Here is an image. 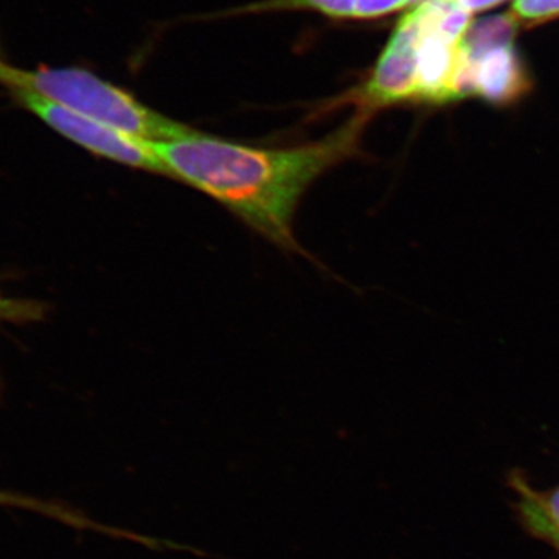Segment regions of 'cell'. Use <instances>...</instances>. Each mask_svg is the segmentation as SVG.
Segmentation results:
<instances>
[{
	"instance_id": "cell-1",
	"label": "cell",
	"mask_w": 559,
	"mask_h": 559,
	"mask_svg": "<svg viewBox=\"0 0 559 559\" xmlns=\"http://www.w3.org/2000/svg\"><path fill=\"white\" fill-rule=\"evenodd\" d=\"M370 117L358 112L325 138L283 148L246 145L197 130L154 146L167 176L219 202L277 248L307 255L294 235L301 198L325 173L362 156Z\"/></svg>"
},
{
	"instance_id": "cell-2",
	"label": "cell",
	"mask_w": 559,
	"mask_h": 559,
	"mask_svg": "<svg viewBox=\"0 0 559 559\" xmlns=\"http://www.w3.org/2000/svg\"><path fill=\"white\" fill-rule=\"evenodd\" d=\"M0 83L7 90L31 91L47 100L102 121L121 132L159 143L194 131L138 100L131 92L84 68H14L7 62Z\"/></svg>"
},
{
	"instance_id": "cell-3",
	"label": "cell",
	"mask_w": 559,
	"mask_h": 559,
	"mask_svg": "<svg viewBox=\"0 0 559 559\" xmlns=\"http://www.w3.org/2000/svg\"><path fill=\"white\" fill-rule=\"evenodd\" d=\"M9 91L11 97L20 103L22 108L27 109L51 130L81 148L90 151L94 156L116 162L134 170L167 176V170L153 142L116 130L102 121L33 94L31 91L17 90V87Z\"/></svg>"
},
{
	"instance_id": "cell-4",
	"label": "cell",
	"mask_w": 559,
	"mask_h": 559,
	"mask_svg": "<svg viewBox=\"0 0 559 559\" xmlns=\"http://www.w3.org/2000/svg\"><path fill=\"white\" fill-rule=\"evenodd\" d=\"M423 35L425 25L417 7L400 21L362 90L348 97L359 106L358 112L371 116L377 109L417 102L418 47Z\"/></svg>"
},
{
	"instance_id": "cell-5",
	"label": "cell",
	"mask_w": 559,
	"mask_h": 559,
	"mask_svg": "<svg viewBox=\"0 0 559 559\" xmlns=\"http://www.w3.org/2000/svg\"><path fill=\"white\" fill-rule=\"evenodd\" d=\"M457 58L459 46L436 32H425L418 47L417 102L432 105L455 102L452 83Z\"/></svg>"
},
{
	"instance_id": "cell-6",
	"label": "cell",
	"mask_w": 559,
	"mask_h": 559,
	"mask_svg": "<svg viewBox=\"0 0 559 559\" xmlns=\"http://www.w3.org/2000/svg\"><path fill=\"white\" fill-rule=\"evenodd\" d=\"M509 485L518 496L514 513L522 528L533 538L546 544L559 539V487L538 489L530 484L522 471L509 474Z\"/></svg>"
},
{
	"instance_id": "cell-7",
	"label": "cell",
	"mask_w": 559,
	"mask_h": 559,
	"mask_svg": "<svg viewBox=\"0 0 559 559\" xmlns=\"http://www.w3.org/2000/svg\"><path fill=\"white\" fill-rule=\"evenodd\" d=\"M530 90V81L513 47L489 51L476 68V97L510 105Z\"/></svg>"
},
{
	"instance_id": "cell-8",
	"label": "cell",
	"mask_w": 559,
	"mask_h": 559,
	"mask_svg": "<svg viewBox=\"0 0 559 559\" xmlns=\"http://www.w3.org/2000/svg\"><path fill=\"white\" fill-rule=\"evenodd\" d=\"M518 31L513 14H498L474 22L460 40V53L474 66L479 64L489 51L511 46Z\"/></svg>"
},
{
	"instance_id": "cell-9",
	"label": "cell",
	"mask_w": 559,
	"mask_h": 559,
	"mask_svg": "<svg viewBox=\"0 0 559 559\" xmlns=\"http://www.w3.org/2000/svg\"><path fill=\"white\" fill-rule=\"evenodd\" d=\"M358 0H263L235 10V14L280 13V11H308L331 20L356 17Z\"/></svg>"
},
{
	"instance_id": "cell-10",
	"label": "cell",
	"mask_w": 559,
	"mask_h": 559,
	"mask_svg": "<svg viewBox=\"0 0 559 559\" xmlns=\"http://www.w3.org/2000/svg\"><path fill=\"white\" fill-rule=\"evenodd\" d=\"M44 308L38 301L10 299L0 294V323L32 322L43 316Z\"/></svg>"
},
{
	"instance_id": "cell-11",
	"label": "cell",
	"mask_w": 559,
	"mask_h": 559,
	"mask_svg": "<svg viewBox=\"0 0 559 559\" xmlns=\"http://www.w3.org/2000/svg\"><path fill=\"white\" fill-rule=\"evenodd\" d=\"M513 11L522 20H546L559 14V0H514Z\"/></svg>"
},
{
	"instance_id": "cell-12",
	"label": "cell",
	"mask_w": 559,
	"mask_h": 559,
	"mask_svg": "<svg viewBox=\"0 0 559 559\" xmlns=\"http://www.w3.org/2000/svg\"><path fill=\"white\" fill-rule=\"evenodd\" d=\"M412 0H358L356 7V20H371V17L384 16L393 11L403 9Z\"/></svg>"
},
{
	"instance_id": "cell-13",
	"label": "cell",
	"mask_w": 559,
	"mask_h": 559,
	"mask_svg": "<svg viewBox=\"0 0 559 559\" xmlns=\"http://www.w3.org/2000/svg\"><path fill=\"white\" fill-rule=\"evenodd\" d=\"M0 506H16L22 509H31L36 511H44V513L50 514V516H60L61 520H68L72 524L79 525L76 518L70 516L68 511L61 509H53V507L47 506V503L38 502V500L25 499L22 496L9 495V492L0 491Z\"/></svg>"
},
{
	"instance_id": "cell-14",
	"label": "cell",
	"mask_w": 559,
	"mask_h": 559,
	"mask_svg": "<svg viewBox=\"0 0 559 559\" xmlns=\"http://www.w3.org/2000/svg\"><path fill=\"white\" fill-rule=\"evenodd\" d=\"M460 9L469 11V13H476V11L491 9V7L498 5L502 0H455Z\"/></svg>"
},
{
	"instance_id": "cell-15",
	"label": "cell",
	"mask_w": 559,
	"mask_h": 559,
	"mask_svg": "<svg viewBox=\"0 0 559 559\" xmlns=\"http://www.w3.org/2000/svg\"><path fill=\"white\" fill-rule=\"evenodd\" d=\"M7 61L2 60V57H0V76H2L3 69H5Z\"/></svg>"
},
{
	"instance_id": "cell-16",
	"label": "cell",
	"mask_w": 559,
	"mask_h": 559,
	"mask_svg": "<svg viewBox=\"0 0 559 559\" xmlns=\"http://www.w3.org/2000/svg\"><path fill=\"white\" fill-rule=\"evenodd\" d=\"M550 547H551V549L557 550V551H558V554H559V539H558V540H555V543H554V544H550Z\"/></svg>"
}]
</instances>
